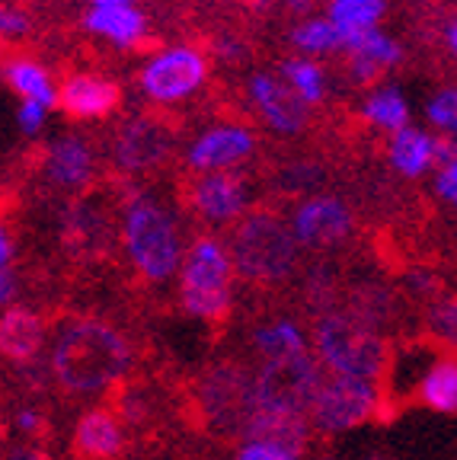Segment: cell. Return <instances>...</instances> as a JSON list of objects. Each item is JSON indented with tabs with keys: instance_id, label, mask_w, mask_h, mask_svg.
<instances>
[{
	"instance_id": "cell-1",
	"label": "cell",
	"mask_w": 457,
	"mask_h": 460,
	"mask_svg": "<svg viewBox=\"0 0 457 460\" xmlns=\"http://www.w3.org/2000/svg\"><path fill=\"white\" fill-rule=\"evenodd\" d=\"M131 345L112 323L74 320L58 332L51 374L67 394H96L119 384L131 367Z\"/></svg>"
},
{
	"instance_id": "cell-2",
	"label": "cell",
	"mask_w": 457,
	"mask_h": 460,
	"mask_svg": "<svg viewBox=\"0 0 457 460\" xmlns=\"http://www.w3.org/2000/svg\"><path fill=\"white\" fill-rule=\"evenodd\" d=\"M121 240L131 266L148 281H166L183 269V243L170 211L150 192H129L121 211Z\"/></svg>"
},
{
	"instance_id": "cell-3",
	"label": "cell",
	"mask_w": 457,
	"mask_h": 460,
	"mask_svg": "<svg viewBox=\"0 0 457 460\" xmlns=\"http://www.w3.org/2000/svg\"><path fill=\"white\" fill-rule=\"evenodd\" d=\"M314 345L323 365L343 377H358L368 384H384L393 365V349L378 330H368L345 310L317 320Z\"/></svg>"
},
{
	"instance_id": "cell-4",
	"label": "cell",
	"mask_w": 457,
	"mask_h": 460,
	"mask_svg": "<svg viewBox=\"0 0 457 460\" xmlns=\"http://www.w3.org/2000/svg\"><path fill=\"white\" fill-rule=\"evenodd\" d=\"M234 269L253 285H279L298 269V237L272 211H253L234 230L230 240Z\"/></svg>"
},
{
	"instance_id": "cell-5",
	"label": "cell",
	"mask_w": 457,
	"mask_h": 460,
	"mask_svg": "<svg viewBox=\"0 0 457 460\" xmlns=\"http://www.w3.org/2000/svg\"><path fill=\"white\" fill-rule=\"evenodd\" d=\"M230 279H234L230 252L215 237L193 240L186 259H183V275H179V301L186 314L215 326L224 323L234 307Z\"/></svg>"
},
{
	"instance_id": "cell-6",
	"label": "cell",
	"mask_w": 457,
	"mask_h": 460,
	"mask_svg": "<svg viewBox=\"0 0 457 460\" xmlns=\"http://www.w3.org/2000/svg\"><path fill=\"white\" fill-rule=\"evenodd\" d=\"M202 419L221 435H243L256 412V377L234 361L208 367L199 381Z\"/></svg>"
},
{
	"instance_id": "cell-7",
	"label": "cell",
	"mask_w": 457,
	"mask_h": 460,
	"mask_svg": "<svg viewBox=\"0 0 457 460\" xmlns=\"http://www.w3.org/2000/svg\"><path fill=\"white\" fill-rule=\"evenodd\" d=\"M323 384H327L323 367L310 352L265 358V365L256 374V406L310 416Z\"/></svg>"
},
{
	"instance_id": "cell-8",
	"label": "cell",
	"mask_w": 457,
	"mask_h": 460,
	"mask_svg": "<svg viewBox=\"0 0 457 460\" xmlns=\"http://www.w3.org/2000/svg\"><path fill=\"white\" fill-rule=\"evenodd\" d=\"M368 419H381V390L374 384L343 377V374L327 377L310 410V425H317L327 435H339V431L364 425Z\"/></svg>"
},
{
	"instance_id": "cell-9",
	"label": "cell",
	"mask_w": 457,
	"mask_h": 460,
	"mask_svg": "<svg viewBox=\"0 0 457 460\" xmlns=\"http://www.w3.org/2000/svg\"><path fill=\"white\" fill-rule=\"evenodd\" d=\"M208 77V58L193 45H176L154 55L141 71V90L150 102H179Z\"/></svg>"
},
{
	"instance_id": "cell-10",
	"label": "cell",
	"mask_w": 457,
	"mask_h": 460,
	"mask_svg": "<svg viewBox=\"0 0 457 460\" xmlns=\"http://www.w3.org/2000/svg\"><path fill=\"white\" fill-rule=\"evenodd\" d=\"M173 128L157 115H135L121 125L112 141V160L121 172L157 170L173 151Z\"/></svg>"
},
{
	"instance_id": "cell-11",
	"label": "cell",
	"mask_w": 457,
	"mask_h": 460,
	"mask_svg": "<svg viewBox=\"0 0 457 460\" xmlns=\"http://www.w3.org/2000/svg\"><path fill=\"white\" fill-rule=\"evenodd\" d=\"M291 230L298 243L323 250V246L343 243L349 237L355 230V215L336 195H310L294 208Z\"/></svg>"
},
{
	"instance_id": "cell-12",
	"label": "cell",
	"mask_w": 457,
	"mask_h": 460,
	"mask_svg": "<svg viewBox=\"0 0 457 460\" xmlns=\"http://www.w3.org/2000/svg\"><path fill=\"white\" fill-rule=\"evenodd\" d=\"M250 100L263 122L279 135H298L308 128V102L294 93L291 86L275 74H253L250 77Z\"/></svg>"
},
{
	"instance_id": "cell-13",
	"label": "cell",
	"mask_w": 457,
	"mask_h": 460,
	"mask_svg": "<svg viewBox=\"0 0 457 460\" xmlns=\"http://www.w3.org/2000/svg\"><path fill=\"white\" fill-rule=\"evenodd\" d=\"M256 151V137L250 128L243 125H215V128L202 131L193 141L186 154V164L195 172H221V170H234L240 160H246Z\"/></svg>"
},
{
	"instance_id": "cell-14",
	"label": "cell",
	"mask_w": 457,
	"mask_h": 460,
	"mask_svg": "<svg viewBox=\"0 0 457 460\" xmlns=\"http://www.w3.org/2000/svg\"><path fill=\"white\" fill-rule=\"evenodd\" d=\"M193 208L211 224H230L246 211V182L240 172L221 170L199 176L189 192Z\"/></svg>"
},
{
	"instance_id": "cell-15",
	"label": "cell",
	"mask_w": 457,
	"mask_h": 460,
	"mask_svg": "<svg viewBox=\"0 0 457 460\" xmlns=\"http://www.w3.org/2000/svg\"><path fill=\"white\" fill-rule=\"evenodd\" d=\"M61 227H65L67 250L77 256H103L112 246V221H109L103 199L96 201V195L71 201Z\"/></svg>"
},
{
	"instance_id": "cell-16",
	"label": "cell",
	"mask_w": 457,
	"mask_h": 460,
	"mask_svg": "<svg viewBox=\"0 0 457 460\" xmlns=\"http://www.w3.org/2000/svg\"><path fill=\"white\" fill-rule=\"evenodd\" d=\"M243 438L263 441V445H275V447H282V451L300 457V454L308 451V441H310V416H304V412L256 406V412H253L250 422H246Z\"/></svg>"
},
{
	"instance_id": "cell-17",
	"label": "cell",
	"mask_w": 457,
	"mask_h": 460,
	"mask_svg": "<svg viewBox=\"0 0 457 460\" xmlns=\"http://www.w3.org/2000/svg\"><path fill=\"white\" fill-rule=\"evenodd\" d=\"M45 345V320L32 307H7L0 314V358L10 365H32Z\"/></svg>"
},
{
	"instance_id": "cell-18",
	"label": "cell",
	"mask_w": 457,
	"mask_h": 460,
	"mask_svg": "<svg viewBox=\"0 0 457 460\" xmlns=\"http://www.w3.org/2000/svg\"><path fill=\"white\" fill-rule=\"evenodd\" d=\"M45 180L58 189L77 192L94 180V147L77 135H65L45 147Z\"/></svg>"
},
{
	"instance_id": "cell-19",
	"label": "cell",
	"mask_w": 457,
	"mask_h": 460,
	"mask_svg": "<svg viewBox=\"0 0 457 460\" xmlns=\"http://www.w3.org/2000/svg\"><path fill=\"white\" fill-rule=\"evenodd\" d=\"M71 451L77 460H115L125 451V431L112 410H90L74 429Z\"/></svg>"
},
{
	"instance_id": "cell-20",
	"label": "cell",
	"mask_w": 457,
	"mask_h": 460,
	"mask_svg": "<svg viewBox=\"0 0 457 460\" xmlns=\"http://www.w3.org/2000/svg\"><path fill=\"white\" fill-rule=\"evenodd\" d=\"M121 102L119 84L106 77H90V74H77L67 77L65 86L58 90V106L65 109L71 119H103Z\"/></svg>"
},
{
	"instance_id": "cell-21",
	"label": "cell",
	"mask_w": 457,
	"mask_h": 460,
	"mask_svg": "<svg viewBox=\"0 0 457 460\" xmlns=\"http://www.w3.org/2000/svg\"><path fill=\"white\" fill-rule=\"evenodd\" d=\"M413 400L442 416H457V349L442 342L438 358L416 381Z\"/></svg>"
},
{
	"instance_id": "cell-22",
	"label": "cell",
	"mask_w": 457,
	"mask_h": 460,
	"mask_svg": "<svg viewBox=\"0 0 457 460\" xmlns=\"http://www.w3.org/2000/svg\"><path fill=\"white\" fill-rule=\"evenodd\" d=\"M84 26L96 36H106L109 42L129 49L148 36V20L135 7H94L84 16Z\"/></svg>"
},
{
	"instance_id": "cell-23",
	"label": "cell",
	"mask_w": 457,
	"mask_h": 460,
	"mask_svg": "<svg viewBox=\"0 0 457 460\" xmlns=\"http://www.w3.org/2000/svg\"><path fill=\"white\" fill-rule=\"evenodd\" d=\"M400 301L390 288L381 285V281H362L349 291V310L345 314L355 316L358 323H364L368 330H381L397 316Z\"/></svg>"
},
{
	"instance_id": "cell-24",
	"label": "cell",
	"mask_w": 457,
	"mask_h": 460,
	"mask_svg": "<svg viewBox=\"0 0 457 460\" xmlns=\"http://www.w3.org/2000/svg\"><path fill=\"white\" fill-rule=\"evenodd\" d=\"M387 154H390V164L397 166L403 176L416 180V176H422L429 166H435V137H429L426 131H416L407 125V128L390 137Z\"/></svg>"
},
{
	"instance_id": "cell-25",
	"label": "cell",
	"mask_w": 457,
	"mask_h": 460,
	"mask_svg": "<svg viewBox=\"0 0 457 460\" xmlns=\"http://www.w3.org/2000/svg\"><path fill=\"white\" fill-rule=\"evenodd\" d=\"M384 0H329V22L339 29L343 49H349L352 36L374 29V22L384 16Z\"/></svg>"
},
{
	"instance_id": "cell-26",
	"label": "cell",
	"mask_w": 457,
	"mask_h": 460,
	"mask_svg": "<svg viewBox=\"0 0 457 460\" xmlns=\"http://www.w3.org/2000/svg\"><path fill=\"white\" fill-rule=\"evenodd\" d=\"M4 74H7L10 86H13V90L20 96H26V100L42 102L45 109H51L58 102L55 86H51V74L45 71L42 65H36V61L16 58V61H10L7 71H4Z\"/></svg>"
},
{
	"instance_id": "cell-27",
	"label": "cell",
	"mask_w": 457,
	"mask_h": 460,
	"mask_svg": "<svg viewBox=\"0 0 457 460\" xmlns=\"http://www.w3.org/2000/svg\"><path fill=\"white\" fill-rule=\"evenodd\" d=\"M362 115L372 125H378V128L393 131V135H397V131L407 128L409 106H407V100H403V93L397 90V86H384V90H374V93L364 100Z\"/></svg>"
},
{
	"instance_id": "cell-28",
	"label": "cell",
	"mask_w": 457,
	"mask_h": 460,
	"mask_svg": "<svg viewBox=\"0 0 457 460\" xmlns=\"http://www.w3.org/2000/svg\"><path fill=\"white\" fill-rule=\"evenodd\" d=\"M253 345H256L265 358H285V355L308 352V342L300 336L298 323H291V320H272L265 326H256Z\"/></svg>"
},
{
	"instance_id": "cell-29",
	"label": "cell",
	"mask_w": 457,
	"mask_h": 460,
	"mask_svg": "<svg viewBox=\"0 0 457 460\" xmlns=\"http://www.w3.org/2000/svg\"><path fill=\"white\" fill-rule=\"evenodd\" d=\"M282 80H285L308 106H317V102H323V96H327L323 71L314 61H308V58H288V61H282Z\"/></svg>"
},
{
	"instance_id": "cell-30",
	"label": "cell",
	"mask_w": 457,
	"mask_h": 460,
	"mask_svg": "<svg viewBox=\"0 0 457 460\" xmlns=\"http://www.w3.org/2000/svg\"><path fill=\"white\" fill-rule=\"evenodd\" d=\"M345 51H349L352 58H362V61H368V65L381 67V71L397 65V61L403 58L400 45L393 42L390 36H384V32H378V29H364V32H358Z\"/></svg>"
},
{
	"instance_id": "cell-31",
	"label": "cell",
	"mask_w": 457,
	"mask_h": 460,
	"mask_svg": "<svg viewBox=\"0 0 457 460\" xmlns=\"http://www.w3.org/2000/svg\"><path fill=\"white\" fill-rule=\"evenodd\" d=\"M304 301H308L310 314H317V320L327 314H336L339 304V288L336 275L329 272V266H317L308 275V285H304Z\"/></svg>"
},
{
	"instance_id": "cell-32",
	"label": "cell",
	"mask_w": 457,
	"mask_h": 460,
	"mask_svg": "<svg viewBox=\"0 0 457 460\" xmlns=\"http://www.w3.org/2000/svg\"><path fill=\"white\" fill-rule=\"evenodd\" d=\"M291 42L300 51H310V55H323V51H339L343 49V36L339 29L329 20H308L300 22L291 32Z\"/></svg>"
},
{
	"instance_id": "cell-33",
	"label": "cell",
	"mask_w": 457,
	"mask_h": 460,
	"mask_svg": "<svg viewBox=\"0 0 457 460\" xmlns=\"http://www.w3.org/2000/svg\"><path fill=\"white\" fill-rule=\"evenodd\" d=\"M323 180H327V176H323V170L317 164H294L275 176V186L288 195H304V192H310V189L320 186Z\"/></svg>"
},
{
	"instance_id": "cell-34",
	"label": "cell",
	"mask_w": 457,
	"mask_h": 460,
	"mask_svg": "<svg viewBox=\"0 0 457 460\" xmlns=\"http://www.w3.org/2000/svg\"><path fill=\"white\" fill-rule=\"evenodd\" d=\"M429 336L457 349V295L442 297L429 314Z\"/></svg>"
},
{
	"instance_id": "cell-35",
	"label": "cell",
	"mask_w": 457,
	"mask_h": 460,
	"mask_svg": "<svg viewBox=\"0 0 457 460\" xmlns=\"http://www.w3.org/2000/svg\"><path fill=\"white\" fill-rule=\"evenodd\" d=\"M426 115H429V122L438 125V128L457 131V90H442L435 100H429Z\"/></svg>"
},
{
	"instance_id": "cell-36",
	"label": "cell",
	"mask_w": 457,
	"mask_h": 460,
	"mask_svg": "<svg viewBox=\"0 0 457 460\" xmlns=\"http://www.w3.org/2000/svg\"><path fill=\"white\" fill-rule=\"evenodd\" d=\"M16 429H20L22 435H29V438H42L51 425L39 410H32V406H22V410H16Z\"/></svg>"
},
{
	"instance_id": "cell-37",
	"label": "cell",
	"mask_w": 457,
	"mask_h": 460,
	"mask_svg": "<svg viewBox=\"0 0 457 460\" xmlns=\"http://www.w3.org/2000/svg\"><path fill=\"white\" fill-rule=\"evenodd\" d=\"M237 460H298L294 454L282 451L275 445H263V441H246L237 454Z\"/></svg>"
},
{
	"instance_id": "cell-38",
	"label": "cell",
	"mask_w": 457,
	"mask_h": 460,
	"mask_svg": "<svg viewBox=\"0 0 457 460\" xmlns=\"http://www.w3.org/2000/svg\"><path fill=\"white\" fill-rule=\"evenodd\" d=\"M45 112H49V109H45L42 102L26 100L20 106V112H16V122H20V128L26 131V135H36V131L45 125Z\"/></svg>"
},
{
	"instance_id": "cell-39",
	"label": "cell",
	"mask_w": 457,
	"mask_h": 460,
	"mask_svg": "<svg viewBox=\"0 0 457 460\" xmlns=\"http://www.w3.org/2000/svg\"><path fill=\"white\" fill-rule=\"evenodd\" d=\"M29 29V16L22 10H13V7H0V36H22Z\"/></svg>"
},
{
	"instance_id": "cell-40",
	"label": "cell",
	"mask_w": 457,
	"mask_h": 460,
	"mask_svg": "<svg viewBox=\"0 0 457 460\" xmlns=\"http://www.w3.org/2000/svg\"><path fill=\"white\" fill-rule=\"evenodd\" d=\"M435 189L442 199H448L451 205L457 208V164L444 166V170H438V180H435Z\"/></svg>"
},
{
	"instance_id": "cell-41",
	"label": "cell",
	"mask_w": 457,
	"mask_h": 460,
	"mask_svg": "<svg viewBox=\"0 0 457 460\" xmlns=\"http://www.w3.org/2000/svg\"><path fill=\"white\" fill-rule=\"evenodd\" d=\"M7 460H51V454L39 445H16L13 451L7 454Z\"/></svg>"
},
{
	"instance_id": "cell-42",
	"label": "cell",
	"mask_w": 457,
	"mask_h": 460,
	"mask_svg": "<svg viewBox=\"0 0 457 460\" xmlns=\"http://www.w3.org/2000/svg\"><path fill=\"white\" fill-rule=\"evenodd\" d=\"M13 295H16V279H13V272H10V269H0V307L13 301Z\"/></svg>"
},
{
	"instance_id": "cell-43",
	"label": "cell",
	"mask_w": 457,
	"mask_h": 460,
	"mask_svg": "<svg viewBox=\"0 0 457 460\" xmlns=\"http://www.w3.org/2000/svg\"><path fill=\"white\" fill-rule=\"evenodd\" d=\"M10 259H13V243H10L4 224H0V269H10Z\"/></svg>"
},
{
	"instance_id": "cell-44",
	"label": "cell",
	"mask_w": 457,
	"mask_h": 460,
	"mask_svg": "<svg viewBox=\"0 0 457 460\" xmlns=\"http://www.w3.org/2000/svg\"><path fill=\"white\" fill-rule=\"evenodd\" d=\"M218 55H221V58H240L243 45L234 42V39H221V42H218Z\"/></svg>"
},
{
	"instance_id": "cell-45",
	"label": "cell",
	"mask_w": 457,
	"mask_h": 460,
	"mask_svg": "<svg viewBox=\"0 0 457 460\" xmlns=\"http://www.w3.org/2000/svg\"><path fill=\"white\" fill-rule=\"evenodd\" d=\"M444 39H448L451 55L457 58V20H451V22H448V29H444Z\"/></svg>"
},
{
	"instance_id": "cell-46",
	"label": "cell",
	"mask_w": 457,
	"mask_h": 460,
	"mask_svg": "<svg viewBox=\"0 0 457 460\" xmlns=\"http://www.w3.org/2000/svg\"><path fill=\"white\" fill-rule=\"evenodd\" d=\"M94 7H131V0H90Z\"/></svg>"
},
{
	"instance_id": "cell-47",
	"label": "cell",
	"mask_w": 457,
	"mask_h": 460,
	"mask_svg": "<svg viewBox=\"0 0 457 460\" xmlns=\"http://www.w3.org/2000/svg\"><path fill=\"white\" fill-rule=\"evenodd\" d=\"M282 4H288V7H294V10H308L314 0H282Z\"/></svg>"
},
{
	"instance_id": "cell-48",
	"label": "cell",
	"mask_w": 457,
	"mask_h": 460,
	"mask_svg": "<svg viewBox=\"0 0 457 460\" xmlns=\"http://www.w3.org/2000/svg\"><path fill=\"white\" fill-rule=\"evenodd\" d=\"M317 460H336V457H329V454H323V457H317Z\"/></svg>"
}]
</instances>
